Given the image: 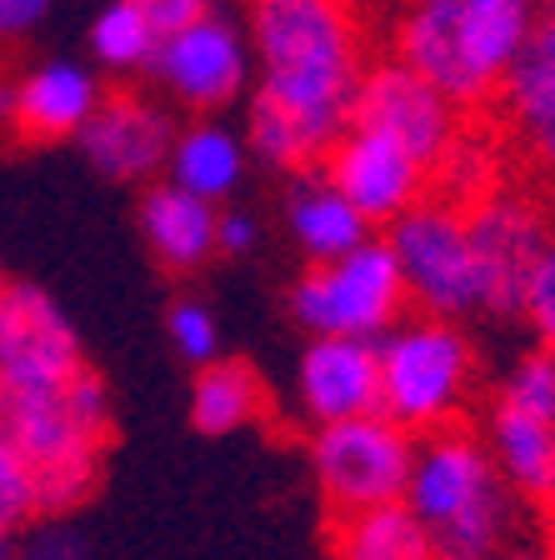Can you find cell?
Instances as JSON below:
<instances>
[{"instance_id": "cell-1", "label": "cell", "mask_w": 555, "mask_h": 560, "mask_svg": "<svg viewBox=\"0 0 555 560\" xmlns=\"http://www.w3.org/2000/svg\"><path fill=\"white\" fill-rule=\"evenodd\" d=\"M251 145L266 165L311 171L356 116L366 25L356 0H251Z\"/></svg>"}, {"instance_id": "cell-2", "label": "cell", "mask_w": 555, "mask_h": 560, "mask_svg": "<svg viewBox=\"0 0 555 560\" xmlns=\"http://www.w3.org/2000/svg\"><path fill=\"white\" fill-rule=\"evenodd\" d=\"M535 25V0H405L391 56L426 75L455 110H471L500 95Z\"/></svg>"}, {"instance_id": "cell-3", "label": "cell", "mask_w": 555, "mask_h": 560, "mask_svg": "<svg viewBox=\"0 0 555 560\" xmlns=\"http://www.w3.org/2000/svg\"><path fill=\"white\" fill-rule=\"evenodd\" d=\"M401 501L436 560H496L516 525V490L500 480L486 441L461 425L416 435Z\"/></svg>"}, {"instance_id": "cell-4", "label": "cell", "mask_w": 555, "mask_h": 560, "mask_svg": "<svg viewBox=\"0 0 555 560\" xmlns=\"http://www.w3.org/2000/svg\"><path fill=\"white\" fill-rule=\"evenodd\" d=\"M0 420L35 476L41 515H66L95 490L101 460L111 451V396L91 365L66 385L5 396Z\"/></svg>"}, {"instance_id": "cell-5", "label": "cell", "mask_w": 555, "mask_h": 560, "mask_svg": "<svg viewBox=\"0 0 555 560\" xmlns=\"http://www.w3.org/2000/svg\"><path fill=\"white\" fill-rule=\"evenodd\" d=\"M375 375H381V416H391L411 435H430L461 420L475 385V350L446 315H411V320L401 315L375 340Z\"/></svg>"}, {"instance_id": "cell-6", "label": "cell", "mask_w": 555, "mask_h": 560, "mask_svg": "<svg viewBox=\"0 0 555 560\" xmlns=\"http://www.w3.org/2000/svg\"><path fill=\"white\" fill-rule=\"evenodd\" d=\"M385 245L401 270L405 301L420 315H461L481 311V270L465 235V210L451 196H426L385 225Z\"/></svg>"}, {"instance_id": "cell-7", "label": "cell", "mask_w": 555, "mask_h": 560, "mask_svg": "<svg viewBox=\"0 0 555 560\" xmlns=\"http://www.w3.org/2000/svg\"><path fill=\"white\" fill-rule=\"evenodd\" d=\"M405 285L391 260V245L370 235L366 245L336 260L311 266L290 285V315L311 336H356L381 340L405 315Z\"/></svg>"}, {"instance_id": "cell-8", "label": "cell", "mask_w": 555, "mask_h": 560, "mask_svg": "<svg viewBox=\"0 0 555 560\" xmlns=\"http://www.w3.org/2000/svg\"><path fill=\"white\" fill-rule=\"evenodd\" d=\"M411 455H416V435L401 431L381 410L315 425L311 435V470L331 515L401 501L411 480Z\"/></svg>"}, {"instance_id": "cell-9", "label": "cell", "mask_w": 555, "mask_h": 560, "mask_svg": "<svg viewBox=\"0 0 555 560\" xmlns=\"http://www.w3.org/2000/svg\"><path fill=\"white\" fill-rule=\"evenodd\" d=\"M146 75L155 81V91L165 101L190 110V116H220L255 81L251 40L235 21H226L220 11H206L161 35Z\"/></svg>"}, {"instance_id": "cell-10", "label": "cell", "mask_w": 555, "mask_h": 560, "mask_svg": "<svg viewBox=\"0 0 555 560\" xmlns=\"http://www.w3.org/2000/svg\"><path fill=\"white\" fill-rule=\"evenodd\" d=\"M465 235H471V256L481 270V311L521 315L531 270L555 241L541 206L516 190H481L465 206Z\"/></svg>"}, {"instance_id": "cell-11", "label": "cell", "mask_w": 555, "mask_h": 560, "mask_svg": "<svg viewBox=\"0 0 555 560\" xmlns=\"http://www.w3.org/2000/svg\"><path fill=\"white\" fill-rule=\"evenodd\" d=\"M85 371V346L41 285H0V400L66 385Z\"/></svg>"}, {"instance_id": "cell-12", "label": "cell", "mask_w": 555, "mask_h": 560, "mask_svg": "<svg viewBox=\"0 0 555 560\" xmlns=\"http://www.w3.org/2000/svg\"><path fill=\"white\" fill-rule=\"evenodd\" d=\"M350 126L381 130L395 145L416 155L430 175L440 171V161L455 151L461 140V110H455L426 75L405 66V60H370L356 91V116Z\"/></svg>"}, {"instance_id": "cell-13", "label": "cell", "mask_w": 555, "mask_h": 560, "mask_svg": "<svg viewBox=\"0 0 555 560\" xmlns=\"http://www.w3.org/2000/svg\"><path fill=\"white\" fill-rule=\"evenodd\" d=\"M321 161H325L321 175L370 225H391L395 215H405V210L416 206V200H426V190H430L426 165L405 151V145H395L391 136L366 130V126H346L340 140Z\"/></svg>"}, {"instance_id": "cell-14", "label": "cell", "mask_w": 555, "mask_h": 560, "mask_svg": "<svg viewBox=\"0 0 555 560\" xmlns=\"http://www.w3.org/2000/svg\"><path fill=\"white\" fill-rule=\"evenodd\" d=\"M175 120L155 95L146 91H105L91 120L81 126L76 145L105 180H151L165 171Z\"/></svg>"}, {"instance_id": "cell-15", "label": "cell", "mask_w": 555, "mask_h": 560, "mask_svg": "<svg viewBox=\"0 0 555 560\" xmlns=\"http://www.w3.org/2000/svg\"><path fill=\"white\" fill-rule=\"evenodd\" d=\"M296 406L311 425L350 420L381 410V375H375V340L356 336H311L296 365Z\"/></svg>"}, {"instance_id": "cell-16", "label": "cell", "mask_w": 555, "mask_h": 560, "mask_svg": "<svg viewBox=\"0 0 555 560\" xmlns=\"http://www.w3.org/2000/svg\"><path fill=\"white\" fill-rule=\"evenodd\" d=\"M105 81L101 70L70 56H41L15 75V120L11 136L31 140V145H50V140H76L91 110L101 105Z\"/></svg>"}, {"instance_id": "cell-17", "label": "cell", "mask_w": 555, "mask_h": 560, "mask_svg": "<svg viewBox=\"0 0 555 560\" xmlns=\"http://www.w3.org/2000/svg\"><path fill=\"white\" fill-rule=\"evenodd\" d=\"M245 155H251V145H245L241 130H231L220 116H190L185 126H175L161 180L220 206V200H231L241 190Z\"/></svg>"}, {"instance_id": "cell-18", "label": "cell", "mask_w": 555, "mask_h": 560, "mask_svg": "<svg viewBox=\"0 0 555 560\" xmlns=\"http://www.w3.org/2000/svg\"><path fill=\"white\" fill-rule=\"evenodd\" d=\"M216 221H220V206L171 186V180H155V186H146V196H140V235H146V250H151L165 270H175V276L200 270L206 260L220 256Z\"/></svg>"}, {"instance_id": "cell-19", "label": "cell", "mask_w": 555, "mask_h": 560, "mask_svg": "<svg viewBox=\"0 0 555 560\" xmlns=\"http://www.w3.org/2000/svg\"><path fill=\"white\" fill-rule=\"evenodd\" d=\"M286 225H290V241L301 245V256L311 260V266L336 260L370 241V221L321 171L296 175V186H290V196H286Z\"/></svg>"}, {"instance_id": "cell-20", "label": "cell", "mask_w": 555, "mask_h": 560, "mask_svg": "<svg viewBox=\"0 0 555 560\" xmlns=\"http://www.w3.org/2000/svg\"><path fill=\"white\" fill-rule=\"evenodd\" d=\"M500 101H506V116L521 136V145L531 151V161L545 175H555V56L535 35L521 50V60L510 66Z\"/></svg>"}, {"instance_id": "cell-21", "label": "cell", "mask_w": 555, "mask_h": 560, "mask_svg": "<svg viewBox=\"0 0 555 560\" xmlns=\"http://www.w3.org/2000/svg\"><path fill=\"white\" fill-rule=\"evenodd\" d=\"M481 441H486L500 480H506L516 495L535 501V495L545 490V476H551L555 425H545V420L525 416V410H510V406H500L496 400V410H490L486 435H481Z\"/></svg>"}, {"instance_id": "cell-22", "label": "cell", "mask_w": 555, "mask_h": 560, "mask_svg": "<svg viewBox=\"0 0 555 560\" xmlns=\"http://www.w3.org/2000/svg\"><path fill=\"white\" fill-rule=\"evenodd\" d=\"M266 416V385L245 361H210L196 365V381H190V420L196 431L206 435H231L245 431Z\"/></svg>"}, {"instance_id": "cell-23", "label": "cell", "mask_w": 555, "mask_h": 560, "mask_svg": "<svg viewBox=\"0 0 555 560\" xmlns=\"http://www.w3.org/2000/svg\"><path fill=\"white\" fill-rule=\"evenodd\" d=\"M336 560H436L426 530L405 501L370 505L356 515H336Z\"/></svg>"}, {"instance_id": "cell-24", "label": "cell", "mask_w": 555, "mask_h": 560, "mask_svg": "<svg viewBox=\"0 0 555 560\" xmlns=\"http://www.w3.org/2000/svg\"><path fill=\"white\" fill-rule=\"evenodd\" d=\"M155 46H161V31L130 0H105L101 11H95L91 31H85L91 66L105 70V75H146Z\"/></svg>"}, {"instance_id": "cell-25", "label": "cell", "mask_w": 555, "mask_h": 560, "mask_svg": "<svg viewBox=\"0 0 555 560\" xmlns=\"http://www.w3.org/2000/svg\"><path fill=\"white\" fill-rule=\"evenodd\" d=\"M500 406L555 425V346L525 350L521 361L510 365L506 381H500Z\"/></svg>"}, {"instance_id": "cell-26", "label": "cell", "mask_w": 555, "mask_h": 560, "mask_svg": "<svg viewBox=\"0 0 555 560\" xmlns=\"http://www.w3.org/2000/svg\"><path fill=\"white\" fill-rule=\"evenodd\" d=\"M35 515H41V505H35V476L25 466L21 445L5 431V420H0V536L31 525Z\"/></svg>"}, {"instance_id": "cell-27", "label": "cell", "mask_w": 555, "mask_h": 560, "mask_svg": "<svg viewBox=\"0 0 555 560\" xmlns=\"http://www.w3.org/2000/svg\"><path fill=\"white\" fill-rule=\"evenodd\" d=\"M165 336H171L175 355L190 365H210L220 355V320L206 301H175L165 311Z\"/></svg>"}, {"instance_id": "cell-28", "label": "cell", "mask_w": 555, "mask_h": 560, "mask_svg": "<svg viewBox=\"0 0 555 560\" xmlns=\"http://www.w3.org/2000/svg\"><path fill=\"white\" fill-rule=\"evenodd\" d=\"M521 315L541 330V340L551 346L555 340V241L545 245L541 266L531 270V285H525V301H521Z\"/></svg>"}, {"instance_id": "cell-29", "label": "cell", "mask_w": 555, "mask_h": 560, "mask_svg": "<svg viewBox=\"0 0 555 560\" xmlns=\"http://www.w3.org/2000/svg\"><path fill=\"white\" fill-rule=\"evenodd\" d=\"M56 5L60 0H0V50L25 46L56 15Z\"/></svg>"}, {"instance_id": "cell-30", "label": "cell", "mask_w": 555, "mask_h": 560, "mask_svg": "<svg viewBox=\"0 0 555 560\" xmlns=\"http://www.w3.org/2000/svg\"><path fill=\"white\" fill-rule=\"evenodd\" d=\"M15 560H91V546L70 525H31Z\"/></svg>"}, {"instance_id": "cell-31", "label": "cell", "mask_w": 555, "mask_h": 560, "mask_svg": "<svg viewBox=\"0 0 555 560\" xmlns=\"http://www.w3.org/2000/svg\"><path fill=\"white\" fill-rule=\"evenodd\" d=\"M255 241H261L255 215H245V210H220V221H216V250L220 256H245V250H255Z\"/></svg>"}, {"instance_id": "cell-32", "label": "cell", "mask_w": 555, "mask_h": 560, "mask_svg": "<svg viewBox=\"0 0 555 560\" xmlns=\"http://www.w3.org/2000/svg\"><path fill=\"white\" fill-rule=\"evenodd\" d=\"M146 21L155 25V31H175V25H185V21H196V15H206V11H216L210 0H130Z\"/></svg>"}, {"instance_id": "cell-33", "label": "cell", "mask_w": 555, "mask_h": 560, "mask_svg": "<svg viewBox=\"0 0 555 560\" xmlns=\"http://www.w3.org/2000/svg\"><path fill=\"white\" fill-rule=\"evenodd\" d=\"M11 120H15V75L0 70V130H11Z\"/></svg>"}, {"instance_id": "cell-34", "label": "cell", "mask_w": 555, "mask_h": 560, "mask_svg": "<svg viewBox=\"0 0 555 560\" xmlns=\"http://www.w3.org/2000/svg\"><path fill=\"white\" fill-rule=\"evenodd\" d=\"M535 501H541L545 525H551V540H555V455H551V476H545V490L535 495Z\"/></svg>"}, {"instance_id": "cell-35", "label": "cell", "mask_w": 555, "mask_h": 560, "mask_svg": "<svg viewBox=\"0 0 555 560\" xmlns=\"http://www.w3.org/2000/svg\"><path fill=\"white\" fill-rule=\"evenodd\" d=\"M535 40H541V46H545V50H551V56H555V5H551V11L541 15V25H535Z\"/></svg>"}, {"instance_id": "cell-36", "label": "cell", "mask_w": 555, "mask_h": 560, "mask_svg": "<svg viewBox=\"0 0 555 560\" xmlns=\"http://www.w3.org/2000/svg\"><path fill=\"white\" fill-rule=\"evenodd\" d=\"M496 560H545V556H541V550H500Z\"/></svg>"}, {"instance_id": "cell-37", "label": "cell", "mask_w": 555, "mask_h": 560, "mask_svg": "<svg viewBox=\"0 0 555 560\" xmlns=\"http://www.w3.org/2000/svg\"><path fill=\"white\" fill-rule=\"evenodd\" d=\"M0 560H15L11 556V540H5V536H0Z\"/></svg>"}, {"instance_id": "cell-38", "label": "cell", "mask_w": 555, "mask_h": 560, "mask_svg": "<svg viewBox=\"0 0 555 560\" xmlns=\"http://www.w3.org/2000/svg\"><path fill=\"white\" fill-rule=\"evenodd\" d=\"M0 285H5V276H0Z\"/></svg>"}, {"instance_id": "cell-39", "label": "cell", "mask_w": 555, "mask_h": 560, "mask_svg": "<svg viewBox=\"0 0 555 560\" xmlns=\"http://www.w3.org/2000/svg\"><path fill=\"white\" fill-rule=\"evenodd\" d=\"M551 346H555V340H551Z\"/></svg>"}]
</instances>
